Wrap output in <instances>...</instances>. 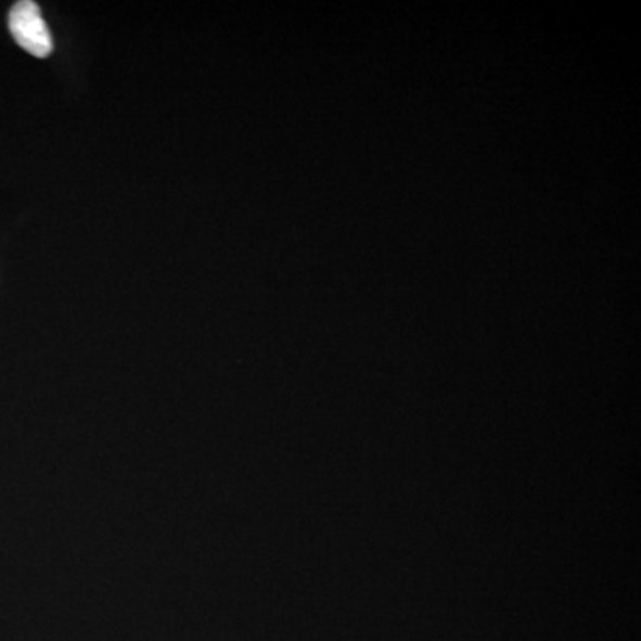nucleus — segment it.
I'll list each match as a JSON object with an SVG mask.
<instances>
[{
	"label": "nucleus",
	"instance_id": "1",
	"mask_svg": "<svg viewBox=\"0 0 641 641\" xmlns=\"http://www.w3.org/2000/svg\"><path fill=\"white\" fill-rule=\"evenodd\" d=\"M10 30L16 43L36 57H47L52 52V36L41 16L40 5L22 0L10 13Z\"/></svg>",
	"mask_w": 641,
	"mask_h": 641
}]
</instances>
